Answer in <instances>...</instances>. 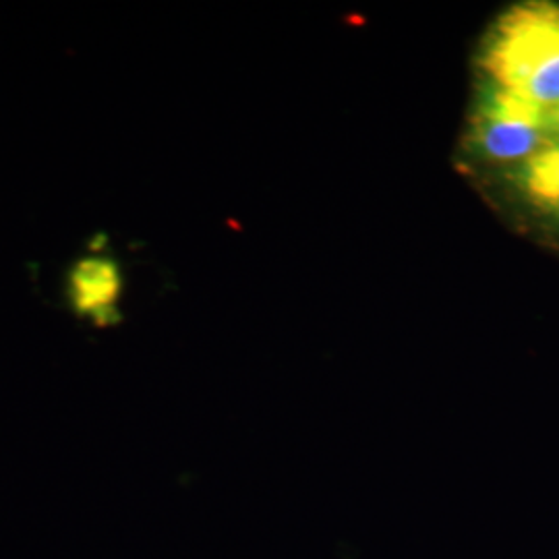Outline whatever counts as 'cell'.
<instances>
[{
  "label": "cell",
  "instance_id": "cell-1",
  "mask_svg": "<svg viewBox=\"0 0 559 559\" xmlns=\"http://www.w3.org/2000/svg\"><path fill=\"white\" fill-rule=\"evenodd\" d=\"M483 64L500 90L551 112L559 104V7L526 4L506 13Z\"/></svg>",
  "mask_w": 559,
  "mask_h": 559
},
{
  "label": "cell",
  "instance_id": "cell-2",
  "mask_svg": "<svg viewBox=\"0 0 559 559\" xmlns=\"http://www.w3.org/2000/svg\"><path fill=\"white\" fill-rule=\"evenodd\" d=\"M549 110L508 90H496L480 106L475 140L496 160H522L543 150Z\"/></svg>",
  "mask_w": 559,
  "mask_h": 559
},
{
  "label": "cell",
  "instance_id": "cell-3",
  "mask_svg": "<svg viewBox=\"0 0 559 559\" xmlns=\"http://www.w3.org/2000/svg\"><path fill=\"white\" fill-rule=\"evenodd\" d=\"M71 309L96 325H115L120 320L122 272L110 255H85L75 261L64 282Z\"/></svg>",
  "mask_w": 559,
  "mask_h": 559
},
{
  "label": "cell",
  "instance_id": "cell-4",
  "mask_svg": "<svg viewBox=\"0 0 559 559\" xmlns=\"http://www.w3.org/2000/svg\"><path fill=\"white\" fill-rule=\"evenodd\" d=\"M524 187L539 205L559 210V145H545L526 160Z\"/></svg>",
  "mask_w": 559,
  "mask_h": 559
},
{
  "label": "cell",
  "instance_id": "cell-5",
  "mask_svg": "<svg viewBox=\"0 0 559 559\" xmlns=\"http://www.w3.org/2000/svg\"><path fill=\"white\" fill-rule=\"evenodd\" d=\"M549 122H551V129H556L559 133V104L549 112Z\"/></svg>",
  "mask_w": 559,
  "mask_h": 559
}]
</instances>
